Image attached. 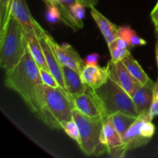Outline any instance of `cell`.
<instances>
[{"mask_svg":"<svg viewBox=\"0 0 158 158\" xmlns=\"http://www.w3.org/2000/svg\"><path fill=\"white\" fill-rule=\"evenodd\" d=\"M100 58V56L97 52L89 54L85 58L84 62L86 65H91V66H98V60Z\"/></svg>","mask_w":158,"mask_h":158,"instance_id":"cell-27","label":"cell"},{"mask_svg":"<svg viewBox=\"0 0 158 158\" xmlns=\"http://www.w3.org/2000/svg\"><path fill=\"white\" fill-rule=\"evenodd\" d=\"M148 116L151 120H154L158 116V77L157 81L155 82V84H154V89H153L152 103H151Z\"/></svg>","mask_w":158,"mask_h":158,"instance_id":"cell-25","label":"cell"},{"mask_svg":"<svg viewBox=\"0 0 158 158\" xmlns=\"http://www.w3.org/2000/svg\"><path fill=\"white\" fill-rule=\"evenodd\" d=\"M62 70L65 89L73 98L86 90L88 86L82 81L81 77L79 73L66 66H62Z\"/></svg>","mask_w":158,"mask_h":158,"instance_id":"cell-14","label":"cell"},{"mask_svg":"<svg viewBox=\"0 0 158 158\" xmlns=\"http://www.w3.org/2000/svg\"><path fill=\"white\" fill-rule=\"evenodd\" d=\"M47 6V11H46V19L50 23H56L60 20L63 21V17H62L61 12L58 6L53 2L46 1L45 2Z\"/></svg>","mask_w":158,"mask_h":158,"instance_id":"cell-24","label":"cell"},{"mask_svg":"<svg viewBox=\"0 0 158 158\" xmlns=\"http://www.w3.org/2000/svg\"><path fill=\"white\" fill-rule=\"evenodd\" d=\"M73 117L77 123L80 133L81 151L87 156H100L107 153L106 147L100 142L102 128L105 120L90 118L75 109Z\"/></svg>","mask_w":158,"mask_h":158,"instance_id":"cell-4","label":"cell"},{"mask_svg":"<svg viewBox=\"0 0 158 158\" xmlns=\"http://www.w3.org/2000/svg\"><path fill=\"white\" fill-rule=\"evenodd\" d=\"M151 16L155 27L156 26H158V2L157 4H156L155 7L152 10V12H151Z\"/></svg>","mask_w":158,"mask_h":158,"instance_id":"cell-28","label":"cell"},{"mask_svg":"<svg viewBox=\"0 0 158 158\" xmlns=\"http://www.w3.org/2000/svg\"><path fill=\"white\" fill-rule=\"evenodd\" d=\"M25 35H26V42H27L28 49L40 69L49 70L36 32L25 31Z\"/></svg>","mask_w":158,"mask_h":158,"instance_id":"cell-17","label":"cell"},{"mask_svg":"<svg viewBox=\"0 0 158 158\" xmlns=\"http://www.w3.org/2000/svg\"><path fill=\"white\" fill-rule=\"evenodd\" d=\"M44 107L47 116L46 125L54 129H62L61 123L73 119L75 109L73 98L61 86L52 87L43 85Z\"/></svg>","mask_w":158,"mask_h":158,"instance_id":"cell-3","label":"cell"},{"mask_svg":"<svg viewBox=\"0 0 158 158\" xmlns=\"http://www.w3.org/2000/svg\"><path fill=\"white\" fill-rule=\"evenodd\" d=\"M110 117L112 120L117 132L123 138L125 133L129 129L130 127L136 121L138 117L130 115V114H125V113L117 112L110 116Z\"/></svg>","mask_w":158,"mask_h":158,"instance_id":"cell-20","label":"cell"},{"mask_svg":"<svg viewBox=\"0 0 158 158\" xmlns=\"http://www.w3.org/2000/svg\"><path fill=\"white\" fill-rule=\"evenodd\" d=\"M155 52H156V60H157V69H158V40L157 43H156Z\"/></svg>","mask_w":158,"mask_h":158,"instance_id":"cell-30","label":"cell"},{"mask_svg":"<svg viewBox=\"0 0 158 158\" xmlns=\"http://www.w3.org/2000/svg\"><path fill=\"white\" fill-rule=\"evenodd\" d=\"M95 91L107 117L117 112L139 117L131 96L110 79Z\"/></svg>","mask_w":158,"mask_h":158,"instance_id":"cell-5","label":"cell"},{"mask_svg":"<svg viewBox=\"0 0 158 158\" xmlns=\"http://www.w3.org/2000/svg\"><path fill=\"white\" fill-rule=\"evenodd\" d=\"M155 30H156V33H157V37H158V26H156V27H155Z\"/></svg>","mask_w":158,"mask_h":158,"instance_id":"cell-31","label":"cell"},{"mask_svg":"<svg viewBox=\"0 0 158 158\" xmlns=\"http://www.w3.org/2000/svg\"><path fill=\"white\" fill-rule=\"evenodd\" d=\"M78 1L81 2L86 7L89 8L94 7V6H95L98 3V0H78Z\"/></svg>","mask_w":158,"mask_h":158,"instance_id":"cell-29","label":"cell"},{"mask_svg":"<svg viewBox=\"0 0 158 158\" xmlns=\"http://www.w3.org/2000/svg\"><path fill=\"white\" fill-rule=\"evenodd\" d=\"M82 81L93 89L96 90L109 80L107 67L85 65L80 73Z\"/></svg>","mask_w":158,"mask_h":158,"instance_id":"cell-13","label":"cell"},{"mask_svg":"<svg viewBox=\"0 0 158 158\" xmlns=\"http://www.w3.org/2000/svg\"><path fill=\"white\" fill-rule=\"evenodd\" d=\"M1 27L10 16L16 19L26 32H35V21L29 12L26 0H0Z\"/></svg>","mask_w":158,"mask_h":158,"instance_id":"cell-7","label":"cell"},{"mask_svg":"<svg viewBox=\"0 0 158 158\" xmlns=\"http://www.w3.org/2000/svg\"><path fill=\"white\" fill-rule=\"evenodd\" d=\"M100 142L106 147L107 153L112 157H122L125 155L123 150V139L116 130L110 117L105 120L103 123Z\"/></svg>","mask_w":158,"mask_h":158,"instance_id":"cell-12","label":"cell"},{"mask_svg":"<svg viewBox=\"0 0 158 158\" xmlns=\"http://www.w3.org/2000/svg\"><path fill=\"white\" fill-rule=\"evenodd\" d=\"M156 127L148 116H139L123 137L124 154L147 144L155 134Z\"/></svg>","mask_w":158,"mask_h":158,"instance_id":"cell-6","label":"cell"},{"mask_svg":"<svg viewBox=\"0 0 158 158\" xmlns=\"http://www.w3.org/2000/svg\"><path fill=\"white\" fill-rule=\"evenodd\" d=\"M106 67L109 79L124 89L131 97L136 89L141 85L134 78L122 61L114 62L110 60L108 62Z\"/></svg>","mask_w":158,"mask_h":158,"instance_id":"cell-10","label":"cell"},{"mask_svg":"<svg viewBox=\"0 0 158 158\" xmlns=\"http://www.w3.org/2000/svg\"><path fill=\"white\" fill-rule=\"evenodd\" d=\"M108 47L112 61H122L125 57L131 55L127 43L121 37H118L112 43L108 44Z\"/></svg>","mask_w":158,"mask_h":158,"instance_id":"cell-19","label":"cell"},{"mask_svg":"<svg viewBox=\"0 0 158 158\" xmlns=\"http://www.w3.org/2000/svg\"><path fill=\"white\" fill-rule=\"evenodd\" d=\"M5 85L19 94L31 111L47 123L40 69L28 49L19 63L6 72Z\"/></svg>","mask_w":158,"mask_h":158,"instance_id":"cell-1","label":"cell"},{"mask_svg":"<svg viewBox=\"0 0 158 158\" xmlns=\"http://www.w3.org/2000/svg\"><path fill=\"white\" fill-rule=\"evenodd\" d=\"M122 62L126 66V67L127 68V69L131 73V75L134 77V78L137 80L142 86H147L154 88L155 83L148 77V74L142 69L141 66L131 56V54L125 57L122 60Z\"/></svg>","mask_w":158,"mask_h":158,"instance_id":"cell-18","label":"cell"},{"mask_svg":"<svg viewBox=\"0 0 158 158\" xmlns=\"http://www.w3.org/2000/svg\"><path fill=\"white\" fill-rule=\"evenodd\" d=\"M40 75H41L42 80H43V83L44 85L52 86V87L60 86L57 80L55 79V77H53V75L49 70L40 69Z\"/></svg>","mask_w":158,"mask_h":158,"instance_id":"cell-26","label":"cell"},{"mask_svg":"<svg viewBox=\"0 0 158 158\" xmlns=\"http://www.w3.org/2000/svg\"><path fill=\"white\" fill-rule=\"evenodd\" d=\"M118 34L119 37H121L127 43L129 47H136L147 44L146 40L140 38L137 32L130 26H124L119 27Z\"/></svg>","mask_w":158,"mask_h":158,"instance_id":"cell-22","label":"cell"},{"mask_svg":"<svg viewBox=\"0 0 158 158\" xmlns=\"http://www.w3.org/2000/svg\"><path fill=\"white\" fill-rule=\"evenodd\" d=\"M75 108L84 115L94 119L107 118L101 100L94 89L88 86L83 94L73 98Z\"/></svg>","mask_w":158,"mask_h":158,"instance_id":"cell-8","label":"cell"},{"mask_svg":"<svg viewBox=\"0 0 158 158\" xmlns=\"http://www.w3.org/2000/svg\"><path fill=\"white\" fill-rule=\"evenodd\" d=\"M35 26H36L35 32H36V35H38V38L40 40V45H41L49 72L53 75V77L58 82L59 85L65 89L62 65L59 62L56 54L52 46H51L50 43H49V41L46 40L45 35H43V28L40 26V25L37 22L35 23Z\"/></svg>","mask_w":158,"mask_h":158,"instance_id":"cell-11","label":"cell"},{"mask_svg":"<svg viewBox=\"0 0 158 158\" xmlns=\"http://www.w3.org/2000/svg\"><path fill=\"white\" fill-rule=\"evenodd\" d=\"M61 127L63 131L66 132V134L69 137L77 142L78 144L80 143V129L77 123L74 119H72L69 121L63 122L61 123Z\"/></svg>","mask_w":158,"mask_h":158,"instance_id":"cell-23","label":"cell"},{"mask_svg":"<svg viewBox=\"0 0 158 158\" xmlns=\"http://www.w3.org/2000/svg\"><path fill=\"white\" fill-rule=\"evenodd\" d=\"M86 7V6L80 1L75 2L69 7V22L71 28L77 29L83 27V20L85 16Z\"/></svg>","mask_w":158,"mask_h":158,"instance_id":"cell-21","label":"cell"},{"mask_svg":"<svg viewBox=\"0 0 158 158\" xmlns=\"http://www.w3.org/2000/svg\"><path fill=\"white\" fill-rule=\"evenodd\" d=\"M43 32L46 40L49 41V43L53 48L60 64L77 71L80 74L81 73L86 63L84 60H82L78 52L73 49V47L67 43H63V44L57 43L51 36L50 34L48 33L43 29Z\"/></svg>","mask_w":158,"mask_h":158,"instance_id":"cell-9","label":"cell"},{"mask_svg":"<svg viewBox=\"0 0 158 158\" xmlns=\"http://www.w3.org/2000/svg\"><path fill=\"white\" fill-rule=\"evenodd\" d=\"M25 31L18 20L10 16L0 28V66L6 72L15 67L27 50Z\"/></svg>","mask_w":158,"mask_h":158,"instance_id":"cell-2","label":"cell"},{"mask_svg":"<svg viewBox=\"0 0 158 158\" xmlns=\"http://www.w3.org/2000/svg\"><path fill=\"white\" fill-rule=\"evenodd\" d=\"M90 9L91 15H92L94 21L96 22V23H97L99 29L101 31L102 34H103L107 44H110L114 40L118 38V26L111 23L103 14H101L99 11H97L94 6L91 7Z\"/></svg>","mask_w":158,"mask_h":158,"instance_id":"cell-15","label":"cell"},{"mask_svg":"<svg viewBox=\"0 0 158 158\" xmlns=\"http://www.w3.org/2000/svg\"><path fill=\"white\" fill-rule=\"evenodd\" d=\"M45 2H46V1H51V0H44Z\"/></svg>","mask_w":158,"mask_h":158,"instance_id":"cell-32","label":"cell"},{"mask_svg":"<svg viewBox=\"0 0 158 158\" xmlns=\"http://www.w3.org/2000/svg\"><path fill=\"white\" fill-rule=\"evenodd\" d=\"M153 89L140 85L131 97L139 116H148L152 103Z\"/></svg>","mask_w":158,"mask_h":158,"instance_id":"cell-16","label":"cell"}]
</instances>
